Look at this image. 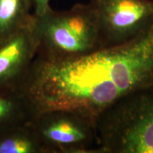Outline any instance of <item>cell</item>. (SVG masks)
Returning <instances> with one entry per match:
<instances>
[{"instance_id": "5", "label": "cell", "mask_w": 153, "mask_h": 153, "mask_svg": "<svg viewBox=\"0 0 153 153\" xmlns=\"http://www.w3.org/2000/svg\"><path fill=\"white\" fill-rule=\"evenodd\" d=\"M101 48L124 45L153 27V0H91Z\"/></svg>"}, {"instance_id": "9", "label": "cell", "mask_w": 153, "mask_h": 153, "mask_svg": "<svg viewBox=\"0 0 153 153\" xmlns=\"http://www.w3.org/2000/svg\"><path fill=\"white\" fill-rule=\"evenodd\" d=\"M0 153H47L31 124L0 133Z\"/></svg>"}, {"instance_id": "8", "label": "cell", "mask_w": 153, "mask_h": 153, "mask_svg": "<svg viewBox=\"0 0 153 153\" xmlns=\"http://www.w3.org/2000/svg\"><path fill=\"white\" fill-rule=\"evenodd\" d=\"M31 0H0V43L33 22Z\"/></svg>"}, {"instance_id": "2", "label": "cell", "mask_w": 153, "mask_h": 153, "mask_svg": "<svg viewBox=\"0 0 153 153\" xmlns=\"http://www.w3.org/2000/svg\"><path fill=\"white\" fill-rule=\"evenodd\" d=\"M33 30L36 57L48 62L73 60L102 49L98 19L91 2L76 4L65 11L51 7L41 16L34 15Z\"/></svg>"}, {"instance_id": "6", "label": "cell", "mask_w": 153, "mask_h": 153, "mask_svg": "<svg viewBox=\"0 0 153 153\" xmlns=\"http://www.w3.org/2000/svg\"><path fill=\"white\" fill-rule=\"evenodd\" d=\"M33 20L0 43V92L16 90L24 85L36 56Z\"/></svg>"}, {"instance_id": "1", "label": "cell", "mask_w": 153, "mask_h": 153, "mask_svg": "<svg viewBox=\"0 0 153 153\" xmlns=\"http://www.w3.org/2000/svg\"><path fill=\"white\" fill-rule=\"evenodd\" d=\"M23 89L38 113L67 109L94 121L128 96L153 91V27L119 46L51 62L35 57Z\"/></svg>"}, {"instance_id": "10", "label": "cell", "mask_w": 153, "mask_h": 153, "mask_svg": "<svg viewBox=\"0 0 153 153\" xmlns=\"http://www.w3.org/2000/svg\"><path fill=\"white\" fill-rule=\"evenodd\" d=\"M33 9V14L36 16L45 14L51 8L50 0H31Z\"/></svg>"}, {"instance_id": "4", "label": "cell", "mask_w": 153, "mask_h": 153, "mask_svg": "<svg viewBox=\"0 0 153 153\" xmlns=\"http://www.w3.org/2000/svg\"><path fill=\"white\" fill-rule=\"evenodd\" d=\"M47 153H97L96 123L73 111L48 109L30 121Z\"/></svg>"}, {"instance_id": "3", "label": "cell", "mask_w": 153, "mask_h": 153, "mask_svg": "<svg viewBox=\"0 0 153 153\" xmlns=\"http://www.w3.org/2000/svg\"><path fill=\"white\" fill-rule=\"evenodd\" d=\"M97 153H153V91L128 96L99 116Z\"/></svg>"}, {"instance_id": "7", "label": "cell", "mask_w": 153, "mask_h": 153, "mask_svg": "<svg viewBox=\"0 0 153 153\" xmlns=\"http://www.w3.org/2000/svg\"><path fill=\"white\" fill-rule=\"evenodd\" d=\"M37 114L35 104L22 88L0 92V133L30 123Z\"/></svg>"}]
</instances>
